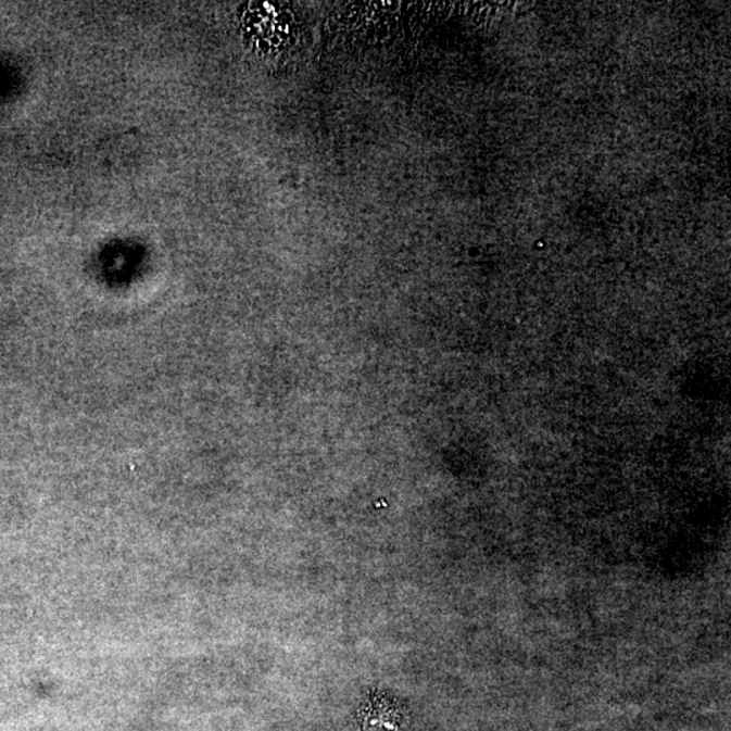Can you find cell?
I'll return each mask as SVG.
<instances>
[{"label":"cell","instance_id":"6da1fadb","mask_svg":"<svg viewBox=\"0 0 731 731\" xmlns=\"http://www.w3.org/2000/svg\"><path fill=\"white\" fill-rule=\"evenodd\" d=\"M400 713L385 703H374L364 714L365 731H400Z\"/></svg>","mask_w":731,"mask_h":731}]
</instances>
